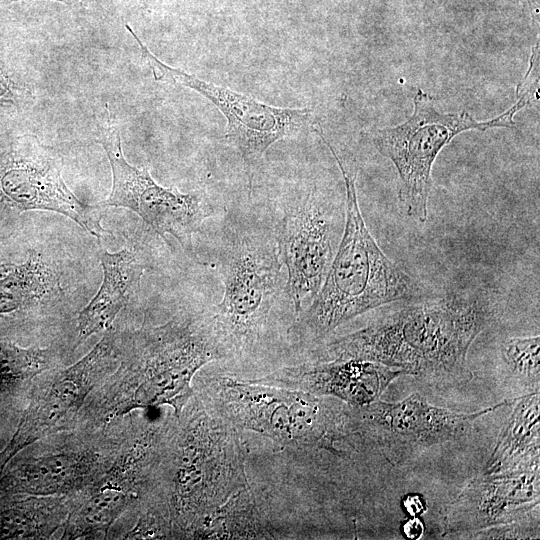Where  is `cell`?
Instances as JSON below:
<instances>
[{
    "mask_svg": "<svg viewBox=\"0 0 540 540\" xmlns=\"http://www.w3.org/2000/svg\"><path fill=\"white\" fill-rule=\"evenodd\" d=\"M402 505L410 517H419L426 511L424 499L417 494H408L402 500Z\"/></svg>",
    "mask_w": 540,
    "mask_h": 540,
    "instance_id": "obj_26",
    "label": "cell"
},
{
    "mask_svg": "<svg viewBox=\"0 0 540 540\" xmlns=\"http://www.w3.org/2000/svg\"><path fill=\"white\" fill-rule=\"evenodd\" d=\"M46 523L28 509L5 511L0 515V537L29 538L43 535Z\"/></svg>",
    "mask_w": 540,
    "mask_h": 540,
    "instance_id": "obj_24",
    "label": "cell"
},
{
    "mask_svg": "<svg viewBox=\"0 0 540 540\" xmlns=\"http://www.w3.org/2000/svg\"><path fill=\"white\" fill-rule=\"evenodd\" d=\"M510 403L505 400L478 412L458 413L413 393L399 402L378 400L357 409L345 406L352 434L390 450H413L455 441L465 436L478 418Z\"/></svg>",
    "mask_w": 540,
    "mask_h": 540,
    "instance_id": "obj_12",
    "label": "cell"
},
{
    "mask_svg": "<svg viewBox=\"0 0 540 540\" xmlns=\"http://www.w3.org/2000/svg\"><path fill=\"white\" fill-rule=\"evenodd\" d=\"M288 533L262 510L250 484L202 517L188 536L195 539H281Z\"/></svg>",
    "mask_w": 540,
    "mask_h": 540,
    "instance_id": "obj_17",
    "label": "cell"
},
{
    "mask_svg": "<svg viewBox=\"0 0 540 540\" xmlns=\"http://www.w3.org/2000/svg\"><path fill=\"white\" fill-rule=\"evenodd\" d=\"M501 356L509 372L534 390L540 383V337H511L503 341Z\"/></svg>",
    "mask_w": 540,
    "mask_h": 540,
    "instance_id": "obj_22",
    "label": "cell"
},
{
    "mask_svg": "<svg viewBox=\"0 0 540 540\" xmlns=\"http://www.w3.org/2000/svg\"><path fill=\"white\" fill-rule=\"evenodd\" d=\"M228 222L218 252L224 292L211 313L225 360L244 365L264 345L282 260L271 227L251 216Z\"/></svg>",
    "mask_w": 540,
    "mask_h": 540,
    "instance_id": "obj_3",
    "label": "cell"
},
{
    "mask_svg": "<svg viewBox=\"0 0 540 540\" xmlns=\"http://www.w3.org/2000/svg\"><path fill=\"white\" fill-rule=\"evenodd\" d=\"M404 370L360 358H320L294 363L257 377L240 378L257 384L301 390L332 397L357 409L380 400Z\"/></svg>",
    "mask_w": 540,
    "mask_h": 540,
    "instance_id": "obj_14",
    "label": "cell"
},
{
    "mask_svg": "<svg viewBox=\"0 0 540 540\" xmlns=\"http://www.w3.org/2000/svg\"><path fill=\"white\" fill-rule=\"evenodd\" d=\"M123 488L107 483L94 492L70 517L67 533L71 538L106 532L127 503Z\"/></svg>",
    "mask_w": 540,
    "mask_h": 540,
    "instance_id": "obj_20",
    "label": "cell"
},
{
    "mask_svg": "<svg viewBox=\"0 0 540 540\" xmlns=\"http://www.w3.org/2000/svg\"><path fill=\"white\" fill-rule=\"evenodd\" d=\"M55 359L50 348H21L0 340V391L11 390L49 368Z\"/></svg>",
    "mask_w": 540,
    "mask_h": 540,
    "instance_id": "obj_21",
    "label": "cell"
},
{
    "mask_svg": "<svg viewBox=\"0 0 540 540\" xmlns=\"http://www.w3.org/2000/svg\"><path fill=\"white\" fill-rule=\"evenodd\" d=\"M498 311L496 295L487 290L432 296L328 341L314 356L379 362L437 387L465 384L473 377L469 348Z\"/></svg>",
    "mask_w": 540,
    "mask_h": 540,
    "instance_id": "obj_1",
    "label": "cell"
},
{
    "mask_svg": "<svg viewBox=\"0 0 540 540\" xmlns=\"http://www.w3.org/2000/svg\"><path fill=\"white\" fill-rule=\"evenodd\" d=\"M535 27L539 28V0H527Z\"/></svg>",
    "mask_w": 540,
    "mask_h": 540,
    "instance_id": "obj_28",
    "label": "cell"
},
{
    "mask_svg": "<svg viewBox=\"0 0 540 540\" xmlns=\"http://www.w3.org/2000/svg\"><path fill=\"white\" fill-rule=\"evenodd\" d=\"M15 1H23V0H6V2H15ZM58 2H63L69 5H88L92 3L94 0H54Z\"/></svg>",
    "mask_w": 540,
    "mask_h": 540,
    "instance_id": "obj_29",
    "label": "cell"
},
{
    "mask_svg": "<svg viewBox=\"0 0 540 540\" xmlns=\"http://www.w3.org/2000/svg\"><path fill=\"white\" fill-rule=\"evenodd\" d=\"M0 209L21 214L45 210L62 214L99 241L104 207L80 201L62 177V159L35 136L12 139L0 152Z\"/></svg>",
    "mask_w": 540,
    "mask_h": 540,
    "instance_id": "obj_11",
    "label": "cell"
},
{
    "mask_svg": "<svg viewBox=\"0 0 540 540\" xmlns=\"http://www.w3.org/2000/svg\"><path fill=\"white\" fill-rule=\"evenodd\" d=\"M91 462L76 453L32 458L15 469L9 479L12 490L35 495L55 494L84 483Z\"/></svg>",
    "mask_w": 540,
    "mask_h": 540,
    "instance_id": "obj_19",
    "label": "cell"
},
{
    "mask_svg": "<svg viewBox=\"0 0 540 540\" xmlns=\"http://www.w3.org/2000/svg\"><path fill=\"white\" fill-rule=\"evenodd\" d=\"M313 130L331 151L343 176L345 220L320 290L287 330L290 342L300 347L322 342L339 326L385 304L433 296L425 284L381 250L360 210L355 170L347 166L319 124Z\"/></svg>",
    "mask_w": 540,
    "mask_h": 540,
    "instance_id": "obj_2",
    "label": "cell"
},
{
    "mask_svg": "<svg viewBox=\"0 0 540 540\" xmlns=\"http://www.w3.org/2000/svg\"><path fill=\"white\" fill-rule=\"evenodd\" d=\"M181 413L186 419L171 461V506L172 521L187 536L249 481L240 431L200 395Z\"/></svg>",
    "mask_w": 540,
    "mask_h": 540,
    "instance_id": "obj_5",
    "label": "cell"
},
{
    "mask_svg": "<svg viewBox=\"0 0 540 540\" xmlns=\"http://www.w3.org/2000/svg\"><path fill=\"white\" fill-rule=\"evenodd\" d=\"M200 396L240 432L252 431L277 447L327 451L342 457L337 444L351 431L345 404L301 390L244 381L229 373L201 378Z\"/></svg>",
    "mask_w": 540,
    "mask_h": 540,
    "instance_id": "obj_4",
    "label": "cell"
},
{
    "mask_svg": "<svg viewBox=\"0 0 540 540\" xmlns=\"http://www.w3.org/2000/svg\"><path fill=\"white\" fill-rule=\"evenodd\" d=\"M32 100L29 88L0 60V112H19L29 106Z\"/></svg>",
    "mask_w": 540,
    "mask_h": 540,
    "instance_id": "obj_23",
    "label": "cell"
},
{
    "mask_svg": "<svg viewBox=\"0 0 540 540\" xmlns=\"http://www.w3.org/2000/svg\"><path fill=\"white\" fill-rule=\"evenodd\" d=\"M540 466L480 474L450 503L444 534H469L524 519L539 511Z\"/></svg>",
    "mask_w": 540,
    "mask_h": 540,
    "instance_id": "obj_15",
    "label": "cell"
},
{
    "mask_svg": "<svg viewBox=\"0 0 540 540\" xmlns=\"http://www.w3.org/2000/svg\"><path fill=\"white\" fill-rule=\"evenodd\" d=\"M99 259L103 280L95 296L78 314V344L111 326L118 313L138 295L146 269L131 248L115 253L101 250Z\"/></svg>",
    "mask_w": 540,
    "mask_h": 540,
    "instance_id": "obj_16",
    "label": "cell"
},
{
    "mask_svg": "<svg viewBox=\"0 0 540 540\" xmlns=\"http://www.w3.org/2000/svg\"><path fill=\"white\" fill-rule=\"evenodd\" d=\"M345 220L316 187L284 208L275 235L287 270V291L296 317L320 290L336 253Z\"/></svg>",
    "mask_w": 540,
    "mask_h": 540,
    "instance_id": "obj_10",
    "label": "cell"
},
{
    "mask_svg": "<svg viewBox=\"0 0 540 540\" xmlns=\"http://www.w3.org/2000/svg\"><path fill=\"white\" fill-rule=\"evenodd\" d=\"M224 359L211 311L181 313L163 325L137 332L128 355L137 384L131 406L167 404L178 418L195 394L191 382L196 373Z\"/></svg>",
    "mask_w": 540,
    "mask_h": 540,
    "instance_id": "obj_6",
    "label": "cell"
},
{
    "mask_svg": "<svg viewBox=\"0 0 540 540\" xmlns=\"http://www.w3.org/2000/svg\"><path fill=\"white\" fill-rule=\"evenodd\" d=\"M469 534L473 538L481 539L536 538L539 536V511L515 522L489 527Z\"/></svg>",
    "mask_w": 540,
    "mask_h": 540,
    "instance_id": "obj_25",
    "label": "cell"
},
{
    "mask_svg": "<svg viewBox=\"0 0 540 540\" xmlns=\"http://www.w3.org/2000/svg\"><path fill=\"white\" fill-rule=\"evenodd\" d=\"M425 530L423 522L419 517H411L402 526L404 535L409 539H419Z\"/></svg>",
    "mask_w": 540,
    "mask_h": 540,
    "instance_id": "obj_27",
    "label": "cell"
},
{
    "mask_svg": "<svg viewBox=\"0 0 540 540\" xmlns=\"http://www.w3.org/2000/svg\"><path fill=\"white\" fill-rule=\"evenodd\" d=\"M106 113L98 140L107 154L113 180L109 197L100 204L104 208L122 207L135 212L148 230L163 238L174 237L186 253L195 257L193 236L216 213L207 193L203 190L181 193L176 188L163 187L147 168L129 164L122 152L118 127L107 109Z\"/></svg>",
    "mask_w": 540,
    "mask_h": 540,
    "instance_id": "obj_8",
    "label": "cell"
},
{
    "mask_svg": "<svg viewBox=\"0 0 540 540\" xmlns=\"http://www.w3.org/2000/svg\"><path fill=\"white\" fill-rule=\"evenodd\" d=\"M115 355L116 340L110 332L81 360L45 380L0 453V472L21 449L73 419L93 382L111 365Z\"/></svg>",
    "mask_w": 540,
    "mask_h": 540,
    "instance_id": "obj_13",
    "label": "cell"
},
{
    "mask_svg": "<svg viewBox=\"0 0 540 540\" xmlns=\"http://www.w3.org/2000/svg\"><path fill=\"white\" fill-rule=\"evenodd\" d=\"M126 28L137 42L156 81L194 90L223 114L227 120L226 140L239 152L250 181L253 171L270 146L297 135L313 124V113L308 108L272 106L163 63L151 53L128 24Z\"/></svg>",
    "mask_w": 540,
    "mask_h": 540,
    "instance_id": "obj_9",
    "label": "cell"
},
{
    "mask_svg": "<svg viewBox=\"0 0 540 540\" xmlns=\"http://www.w3.org/2000/svg\"><path fill=\"white\" fill-rule=\"evenodd\" d=\"M517 400L483 469L484 474L540 466L539 389Z\"/></svg>",
    "mask_w": 540,
    "mask_h": 540,
    "instance_id": "obj_18",
    "label": "cell"
},
{
    "mask_svg": "<svg viewBox=\"0 0 540 540\" xmlns=\"http://www.w3.org/2000/svg\"><path fill=\"white\" fill-rule=\"evenodd\" d=\"M517 96V102L499 116L478 121L464 111L437 110L430 96L419 89L414 96L413 113L405 122L373 132L374 146L398 172V198L408 217L419 223L427 221L431 172L440 151L466 130L514 127V115L535 99L526 93Z\"/></svg>",
    "mask_w": 540,
    "mask_h": 540,
    "instance_id": "obj_7",
    "label": "cell"
}]
</instances>
